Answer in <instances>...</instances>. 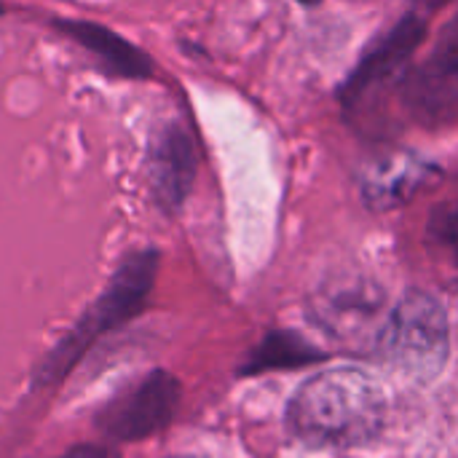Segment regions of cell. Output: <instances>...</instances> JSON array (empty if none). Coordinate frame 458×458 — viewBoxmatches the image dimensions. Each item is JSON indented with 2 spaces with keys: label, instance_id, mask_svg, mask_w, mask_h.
Wrapping results in <instances>:
<instances>
[{
  "label": "cell",
  "instance_id": "8992f818",
  "mask_svg": "<svg viewBox=\"0 0 458 458\" xmlns=\"http://www.w3.org/2000/svg\"><path fill=\"white\" fill-rule=\"evenodd\" d=\"M427 35V24L419 16H405L400 19L360 62L357 72L349 78L346 83V97L349 102H357L360 97L376 91L384 81L394 78L405 62L416 54V48L421 46Z\"/></svg>",
  "mask_w": 458,
  "mask_h": 458
},
{
  "label": "cell",
  "instance_id": "ba28073f",
  "mask_svg": "<svg viewBox=\"0 0 458 458\" xmlns=\"http://www.w3.org/2000/svg\"><path fill=\"white\" fill-rule=\"evenodd\" d=\"M381 311V295L370 284H344L327 290L317 298V319L338 338L354 341L360 335H370L373 322Z\"/></svg>",
  "mask_w": 458,
  "mask_h": 458
},
{
  "label": "cell",
  "instance_id": "6da1fadb",
  "mask_svg": "<svg viewBox=\"0 0 458 458\" xmlns=\"http://www.w3.org/2000/svg\"><path fill=\"white\" fill-rule=\"evenodd\" d=\"M293 432L317 448H354L376 440L386 421L381 384L352 368L309 378L287 411Z\"/></svg>",
  "mask_w": 458,
  "mask_h": 458
},
{
  "label": "cell",
  "instance_id": "5bb4252c",
  "mask_svg": "<svg viewBox=\"0 0 458 458\" xmlns=\"http://www.w3.org/2000/svg\"><path fill=\"white\" fill-rule=\"evenodd\" d=\"M448 3H454V0H416V5H421V8H443Z\"/></svg>",
  "mask_w": 458,
  "mask_h": 458
},
{
  "label": "cell",
  "instance_id": "4fadbf2b",
  "mask_svg": "<svg viewBox=\"0 0 458 458\" xmlns=\"http://www.w3.org/2000/svg\"><path fill=\"white\" fill-rule=\"evenodd\" d=\"M59 458H118L110 448L105 445H75L67 454H62Z\"/></svg>",
  "mask_w": 458,
  "mask_h": 458
},
{
  "label": "cell",
  "instance_id": "8fae6325",
  "mask_svg": "<svg viewBox=\"0 0 458 458\" xmlns=\"http://www.w3.org/2000/svg\"><path fill=\"white\" fill-rule=\"evenodd\" d=\"M322 354H317L311 346H306L301 338L295 335H271L255 354H252V362L247 365V373H258V370H268V368H293V365H301V362H309V360H319Z\"/></svg>",
  "mask_w": 458,
  "mask_h": 458
},
{
  "label": "cell",
  "instance_id": "5b68a950",
  "mask_svg": "<svg viewBox=\"0 0 458 458\" xmlns=\"http://www.w3.org/2000/svg\"><path fill=\"white\" fill-rule=\"evenodd\" d=\"M405 102L429 123L448 118L458 107V13L437 32L429 56L408 75Z\"/></svg>",
  "mask_w": 458,
  "mask_h": 458
},
{
  "label": "cell",
  "instance_id": "3957f363",
  "mask_svg": "<svg viewBox=\"0 0 458 458\" xmlns=\"http://www.w3.org/2000/svg\"><path fill=\"white\" fill-rule=\"evenodd\" d=\"M378 360L416 381H432L448 362V314L427 293H408L381 325L376 338Z\"/></svg>",
  "mask_w": 458,
  "mask_h": 458
},
{
  "label": "cell",
  "instance_id": "30bf717a",
  "mask_svg": "<svg viewBox=\"0 0 458 458\" xmlns=\"http://www.w3.org/2000/svg\"><path fill=\"white\" fill-rule=\"evenodd\" d=\"M429 174V169L421 166V161H405V158H386L376 164L365 182V201L373 209H392L400 207Z\"/></svg>",
  "mask_w": 458,
  "mask_h": 458
},
{
  "label": "cell",
  "instance_id": "9c48e42d",
  "mask_svg": "<svg viewBox=\"0 0 458 458\" xmlns=\"http://www.w3.org/2000/svg\"><path fill=\"white\" fill-rule=\"evenodd\" d=\"M64 30L89 51H94L107 67H113L115 72L126 75V78H145L150 75V59L134 48L129 40L113 35L110 30L91 24V21H75V24H64Z\"/></svg>",
  "mask_w": 458,
  "mask_h": 458
},
{
  "label": "cell",
  "instance_id": "52a82bcc",
  "mask_svg": "<svg viewBox=\"0 0 458 458\" xmlns=\"http://www.w3.org/2000/svg\"><path fill=\"white\" fill-rule=\"evenodd\" d=\"M196 177V150L180 126H166L150 150V185L166 212L182 207Z\"/></svg>",
  "mask_w": 458,
  "mask_h": 458
},
{
  "label": "cell",
  "instance_id": "7a4b0ae2",
  "mask_svg": "<svg viewBox=\"0 0 458 458\" xmlns=\"http://www.w3.org/2000/svg\"><path fill=\"white\" fill-rule=\"evenodd\" d=\"M156 271H158V255L153 250H142L126 258L123 266L110 279L107 290L89 306L81 322L48 352V357L38 368L35 381L40 386L62 381L97 338L129 322L145 306L156 282Z\"/></svg>",
  "mask_w": 458,
  "mask_h": 458
},
{
  "label": "cell",
  "instance_id": "7c38bea8",
  "mask_svg": "<svg viewBox=\"0 0 458 458\" xmlns=\"http://www.w3.org/2000/svg\"><path fill=\"white\" fill-rule=\"evenodd\" d=\"M429 236L458 263V199L437 207L429 217Z\"/></svg>",
  "mask_w": 458,
  "mask_h": 458
},
{
  "label": "cell",
  "instance_id": "9a60e30c",
  "mask_svg": "<svg viewBox=\"0 0 458 458\" xmlns=\"http://www.w3.org/2000/svg\"><path fill=\"white\" fill-rule=\"evenodd\" d=\"M298 3H303V5H317V3H322V0H298Z\"/></svg>",
  "mask_w": 458,
  "mask_h": 458
},
{
  "label": "cell",
  "instance_id": "277c9868",
  "mask_svg": "<svg viewBox=\"0 0 458 458\" xmlns=\"http://www.w3.org/2000/svg\"><path fill=\"white\" fill-rule=\"evenodd\" d=\"M180 405V384L172 373L153 370L140 384L118 394L97 416L105 437L118 443H140L161 432Z\"/></svg>",
  "mask_w": 458,
  "mask_h": 458
}]
</instances>
